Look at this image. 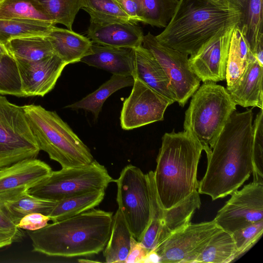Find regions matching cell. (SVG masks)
Returning a JSON list of instances; mask_svg holds the SVG:
<instances>
[{
  "label": "cell",
  "instance_id": "6da1fadb",
  "mask_svg": "<svg viewBox=\"0 0 263 263\" xmlns=\"http://www.w3.org/2000/svg\"><path fill=\"white\" fill-rule=\"evenodd\" d=\"M253 111L235 110L206 155V170L199 182V194L212 200L238 190L253 171Z\"/></svg>",
  "mask_w": 263,
  "mask_h": 263
},
{
  "label": "cell",
  "instance_id": "7a4b0ae2",
  "mask_svg": "<svg viewBox=\"0 0 263 263\" xmlns=\"http://www.w3.org/2000/svg\"><path fill=\"white\" fill-rule=\"evenodd\" d=\"M112 216L111 212L93 209L27 234L34 252L63 257L90 256L105 248Z\"/></svg>",
  "mask_w": 263,
  "mask_h": 263
},
{
  "label": "cell",
  "instance_id": "3957f363",
  "mask_svg": "<svg viewBox=\"0 0 263 263\" xmlns=\"http://www.w3.org/2000/svg\"><path fill=\"white\" fill-rule=\"evenodd\" d=\"M202 145L185 131L165 133L154 172L159 202L167 210L198 190L197 174Z\"/></svg>",
  "mask_w": 263,
  "mask_h": 263
},
{
  "label": "cell",
  "instance_id": "277c9868",
  "mask_svg": "<svg viewBox=\"0 0 263 263\" xmlns=\"http://www.w3.org/2000/svg\"><path fill=\"white\" fill-rule=\"evenodd\" d=\"M240 12L204 0H179L170 21L156 36L161 44L188 55L196 54L218 32L237 26Z\"/></svg>",
  "mask_w": 263,
  "mask_h": 263
},
{
  "label": "cell",
  "instance_id": "5b68a950",
  "mask_svg": "<svg viewBox=\"0 0 263 263\" xmlns=\"http://www.w3.org/2000/svg\"><path fill=\"white\" fill-rule=\"evenodd\" d=\"M39 147L63 168L91 164L95 160L89 148L55 111L40 105H23Z\"/></svg>",
  "mask_w": 263,
  "mask_h": 263
},
{
  "label": "cell",
  "instance_id": "8992f818",
  "mask_svg": "<svg viewBox=\"0 0 263 263\" xmlns=\"http://www.w3.org/2000/svg\"><path fill=\"white\" fill-rule=\"evenodd\" d=\"M192 97L185 112L183 127L207 155L236 110V104L227 89L213 82H204Z\"/></svg>",
  "mask_w": 263,
  "mask_h": 263
},
{
  "label": "cell",
  "instance_id": "52a82bcc",
  "mask_svg": "<svg viewBox=\"0 0 263 263\" xmlns=\"http://www.w3.org/2000/svg\"><path fill=\"white\" fill-rule=\"evenodd\" d=\"M115 180L105 167L95 160L88 165L52 171L27 192L35 197L58 201L91 191L105 190Z\"/></svg>",
  "mask_w": 263,
  "mask_h": 263
},
{
  "label": "cell",
  "instance_id": "ba28073f",
  "mask_svg": "<svg viewBox=\"0 0 263 263\" xmlns=\"http://www.w3.org/2000/svg\"><path fill=\"white\" fill-rule=\"evenodd\" d=\"M40 151L23 106L0 95V168L36 158Z\"/></svg>",
  "mask_w": 263,
  "mask_h": 263
},
{
  "label": "cell",
  "instance_id": "9c48e42d",
  "mask_svg": "<svg viewBox=\"0 0 263 263\" xmlns=\"http://www.w3.org/2000/svg\"><path fill=\"white\" fill-rule=\"evenodd\" d=\"M117 202L133 237L140 241L151 216V199L147 174L132 164L125 166L115 180Z\"/></svg>",
  "mask_w": 263,
  "mask_h": 263
},
{
  "label": "cell",
  "instance_id": "30bf717a",
  "mask_svg": "<svg viewBox=\"0 0 263 263\" xmlns=\"http://www.w3.org/2000/svg\"><path fill=\"white\" fill-rule=\"evenodd\" d=\"M142 45L160 64L169 79L176 102L183 107L201 81L191 69L189 55L161 44L150 32L144 35Z\"/></svg>",
  "mask_w": 263,
  "mask_h": 263
},
{
  "label": "cell",
  "instance_id": "8fae6325",
  "mask_svg": "<svg viewBox=\"0 0 263 263\" xmlns=\"http://www.w3.org/2000/svg\"><path fill=\"white\" fill-rule=\"evenodd\" d=\"M221 229L213 219L198 223L190 222L174 233L153 251L158 262H194L212 237Z\"/></svg>",
  "mask_w": 263,
  "mask_h": 263
},
{
  "label": "cell",
  "instance_id": "7c38bea8",
  "mask_svg": "<svg viewBox=\"0 0 263 263\" xmlns=\"http://www.w3.org/2000/svg\"><path fill=\"white\" fill-rule=\"evenodd\" d=\"M231 195L214 219L220 228L232 234L263 220V182L253 181Z\"/></svg>",
  "mask_w": 263,
  "mask_h": 263
},
{
  "label": "cell",
  "instance_id": "4fadbf2b",
  "mask_svg": "<svg viewBox=\"0 0 263 263\" xmlns=\"http://www.w3.org/2000/svg\"><path fill=\"white\" fill-rule=\"evenodd\" d=\"M129 96L124 100L120 115V124L130 130L162 121L171 102L137 78Z\"/></svg>",
  "mask_w": 263,
  "mask_h": 263
},
{
  "label": "cell",
  "instance_id": "5bb4252c",
  "mask_svg": "<svg viewBox=\"0 0 263 263\" xmlns=\"http://www.w3.org/2000/svg\"><path fill=\"white\" fill-rule=\"evenodd\" d=\"M234 27L216 33L189 58L191 69L203 83H216L225 80Z\"/></svg>",
  "mask_w": 263,
  "mask_h": 263
},
{
  "label": "cell",
  "instance_id": "9a60e30c",
  "mask_svg": "<svg viewBox=\"0 0 263 263\" xmlns=\"http://www.w3.org/2000/svg\"><path fill=\"white\" fill-rule=\"evenodd\" d=\"M16 61L24 97H44L49 92L67 65L55 54L37 61Z\"/></svg>",
  "mask_w": 263,
  "mask_h": 263
},
{
  "label": "cell",
  "instance_id": "2e32d148",
  "mask_svg": "<svg viewBox=\"0 0 263 263\" xmlns=\"http://www.w3.org/2000/svg\"><path fill=\"white\" fill-rule=\"evenodd\" d=\"M262 78L263 65L252 55L242 73L227 90L236 105L262 109Z\"/></svg>",
  "mask_w": 263,
  "mask_h": 263
},
{
  "label": "cell",
  "instance_id": "e0dca14e",
  "mask_svg": "<svg viewBox=\"0 0 263 263\" xmlns=\"http://www.w3.org/2000/svg\"><path fill=\"white\" fill-rule=\"evenodd\" d=\"M240 12L237 25L246 39L250 49L263 65L262 0H227Z\"/></svg>",
  "mask_w": 263,
  "mask_h": 263
},
{
  "label": "cell",
  "instance_id": "ac0fdd59",
  "mask_svg": "<svg viewBox=\"0 0 263 263\" xmlns=\"http://www.w3.org/2000/svg\"><path fill=\"white\" fill-rule=\"evenodd\" d=\"M87 37L92 43L114 47L135 48L142 45L143 33L137 24L90 22Z\"/></svg>",
  "mask_w": 263,
  "mask_h": 263
},
{
  "label": "cell",
  "instance_id": "d6986e66",
  "mask_svg": "<svg viewBox=\"0 0 263 263\" xmlns=\"http://www.w3.org/2000/svg\"><path fill=\"white\" fill-rule=\"evenodd\" d=\"M80 62L107 70L112 74L134 77L135 74L134 48L92 43L90 53L84 57Z\"/></svg>",
  "mask_w": 263,
  "mask_h": 263
},
{
  "label": "cell",
  "instance_id": "ffe728a7",
  "mask_svg": "<svg viewBox=\"0 0 263 263\" xmlns=\"http://www.w3.org/2000/svg\"><path fill=\"white\" fill-rule=\"evenodd\" d=\"M50 166L36 158L26 159L0 168V192L21 187L28 189L47 177Z\"/></svg>",
  "mask_w": 263,
  "mask_h": 263
},
{
  "label": "cell",
  "instance_id": "44dd1931",
  "mask_svg": "<svg viewBox=\"0 0 263 263\" xmlns=\"http://www.w3.org/2000/svg\"><path fill=\"white\" fill-rule=\"evenodd\" d=\"M135 74L146 85L167 99L172 104L176 102L169 79L153 54L141 45L134 48Z\"/></svg>",
  "mask_w": 263,
  "mask_h": 263
},
{
  "label": "cell",
  "instance_id": "7402d4cb",
  "mask_svg": "<svg viewBox=\"0 0 263 263\" xmlns=\"http://www.w3.org/2000/svg\"><path fill=\"white\" fill-rule=\"evenodd\" d=\"M46 36L54 54L67 65L80 62L91 52L92 43L90 39L72 30L53 26Z\"/></svg>",
  "mask_w": 263,
  "mask_h": 263
},
{
  "label": "cell",
  "instance_id": "603a6c76",
  "mask_svg": "<svg viewBox=\"0 0 263 263\" xmlns=\"http://www.w3.org/2000/svg\"><path fill=\"white\" fill-rule=\"evenodd\" d=\"M200 205L199 193L196 190L180 203L169 209H164L161 206L160 230L157 246L171 234L189 224L195 211Z\"/></svg>",
  "mask_w": 263,
  "mask_h": 263
},
{
  "label": "cell",
  "instance_id": "cb8c5ba5",
  "mask_svg": "<svg viewBox=\"0 0 263 263\" xmlns=\"http://www.w3.org/2000/svg\"><path fill=\"white\" fill-rule=\"evenodd\" d=\"M132 233L119 209L112 216L110 234L103 250L107 263L125 262L130 248Z\"/></svg>",
  "mask_w": 263,
  "mask_h": 263
},
{
  "label": "cell",
  "instance_id": "d4e9b609",
  "mask_svg": "<svg viewBox=\"0 0 263 263\" xmlns=\"http://www.w3.org/2000/svg\"><path fill=\"white\" fill-rule=\"evenodd\" d=\"M105 190H95L58 201L48 217L52 222L69 218L98 206L104 199Z\"/></svg>",
  "mask_w": 263,
  "mask_h": 263
},
{
  "label": "cell",
  "instance_id": "484cf974",
  "mask_svg": "<svg viewBox=\"0 0 263 263\" xmlns=\"http://www.w3.org/2000/svg\"><path fill=\"white\" fill-rule=\"evenodd\" d=\"M134 83V78L132 76L112 74L108 81L95 91L81 100L67 105L65 108L89 111L97 119L103 103L110 96L122 88L133 86Z\"/></svg>",
  "mask_w": 263,
  "mask_h": 263
},
{
  "label": "cell",
  "instance_id": "4316f807",
  "mask_svg": "<svg viewBox=\"0 0 263 263\" xmlns=\"http://www.w3.org/2000/svg\"><path fill=\"white\" fill-rule=\"evenodd\" d=\"M16 60L37 61L54 54L52 45L46 36H28L13 39L5 45Z\"/></svg>",
  "mask_w": 263,
  "mask_h": 263
},
{
  "label": "cell",
  "instance_id": "83f0119b",
  "mask_svg": "<svg viewBox=\"0 0 263 263\" xmlns=\"http://www.w3.org/2000/svg\"><path fill=\"white\" fill-rule=\"evenodd\" d=\"M27 19L55 23L38 0H0V20Z\"/></svg>",
  "mask_w": 263,
  "mask_h": 263
},
{
  "label": "cell",
  "instance_id": "f1b7e54d",
  "mask_svg": "<svg viewBox=\"0 0 263 263\" xmlns=\"http://www.w3.org/2000/svg\"><path fill=\"white\" fill-rule=\"evenodd\" d=\"M236 252L231 234L221 229L216 233L194 262L226 263L233 261Z\"/></svg>",
  "mask_w": 263,
  "mask_h": 263
},
{
  "label": "cell",
  "instance_id": "f546056e",
  "mask_svg": "<svg viewBox=\"0 0 263 263\" xmlns=\"http://www.w3.org/2000/svg\"><path fill=\"white\" fill-rule=\"evenodd\" d=\"M55 25L33 20H0V44L5 46L11 39L28 36H46Z\"/></svg>",
  "mask_w": 263,
  "mask_h": 263
},
{
  "label": "cell",
  "instance_id": "4dcf8cb0",
  "mask_svg": "<svg viewBox=\"0 0 263 263\" xmlns=\"http://www.w3.org/2000/svg\"><path fill=\"white\" fill-rule=\"evenodd\" d=\"M82 9L89 14L90 22L137 24L122 10L116 0H83Z\"/></svg>",
  "mask_w": 263,
  "mask_h": 263
},
{
  "label": "cell",
  "instance_id": "1f68e13d",
  "mask_svg": "<svg viewBox=\"0 0 263 263\" xmlns=\"http://www.w3.org/2000/svg\"><path fill=\"white\" fill-rule=\"evenodd\" d=\"M141 22L165 28L170 21L179 0H136Z\"/></svg>",
  "mask_w": 263,
  "mask_h": 263
},
{
  "label": "cell",
  "instance_id": "d6a6232c",
  "mask_svg": "<svg viewBox=\"0 0 263 263\" xmlns=\"http://www.w3.org/2000/svg\"><path fill=\"white\" fill-rule=\"evenodd\" d=\"M235 26L232 34L227 63L225 79L227 87L231 86L240 76L253 55L247 42L239 40Z\"/></svg>",
  "mask_w": 263,
  "mask_h": 263
},
{
  "label": "cell",
  "instance_id": "836d02e7",
  "mask_svg": "<svg viewBox=\"0 0 263 263\" xmlns=\"http://www.w3.org/2000/svg\"><path fill=\"white\" fill-rule=\"evenodd\" d=\"M57 201L33 196L27 191L18 198L6 203V208L13 221L17 224L25 216L39 213L48 216Z\"/></svg>",
  "mask_w": 263,
  "mask_h": 263
},
{
  "label": "cell",
  "instance_id": "e575fe53",
  "mask_svg": "<svg viewBox=\"0 0 263 263\" xmlns=\"http://www.w3.org/2000/svg\"><path fill=\"white\" fill-rule=\"evenodd\" d=\"M55 24L64 25L72 30L77 14L82 8L83 0H38Z\"/></svg>",
  "mask_w": 263,
  "mask_h": 263
},
{
  "label": "cell",
  "instance_id": "d590c367",
  "mask_svg": "<svg viewBox=\"0 0 263 263\" xmlns=\"http://www.w3.org/2000/svg\"><path fill=\"white\" fill-rule=\"evenodd\" d=\"M0 95L24 97L16 61L10 54H0Z\"/></svg>",
  "mask_w": 263,
  "mask_h": 263
},
{
  "label": "cell",
  "instance_id": "8d00e7d4",
  "mask_svg": "<svg viewBox=\"0 0 263 263\" xmlns=\"http://www.w3.org/2000/svg\"><path fill=\"white\" fill-rule=\"evenodd\" d=\"M28 189L21 187L0 192V232L12 235L15 242L20 241L23 239L24 233L12 219L6 208V203L18 198Z\"/></svg>",
  "mask_w": 263,
  "mask_h": 263
},
{
  "label": "cell",
  "instance_id": "74e56055",
  "mask_svg": "<svg viewBox=\"0 0 263 263\" xmlns=\"http://www.w3.org/2000/svg\"><path fill=\"white\" fill-rule=\"evenodd\" d=\"M253 126V181L263 182V112L256 116Z\"/></svg>",
  "mask_w": 263,
  "mask_h": 263
},
{
  "label": "cell",
  "instance_id": "f35d334b",
  "mask_svg": "<svg viewBox=\"0 0 263 263\" xmlns=\"http://www.w3.org/2000/svg\"><path fill=\"white\" fill-rule=\"evenodd\" d=\"M263 232V220L252 223L232 234L235 242L236 252L233 261L248 251L260 239Z\"/></svg>",
  "mask_w": 263,
  "mask_h": 263
},
{
  "label": "cell",
  "instance_id": "ab89813d",
  "mask_svg": "<svg viewBox=\"0 0 263 263\" xmlns=\"http://www.w3.org/2000/svg\"><path fill=\"white\" fill-rule=\"evenodd\" d=\"M49 220L48 216L39 213H33L23 217L17 226L21 229L27 231H36L45 227Z\"/></svg>",
  "mask_w": 263,
  "mask_h": 263
},
{
  "label": "cell",
  "instance_id": "60d3db41",
  "mask_svg": "<svg viewBox=\"0 0 263 263\" xmlns=\"http://www.w3.org/2000/svg\"><path fill=\"white\" fill-rule=\"evenodd\" d=\"M148 252L144 246L133 236L130 240V248L125 262H143Z\"/></svg>",
  "mask_w": 263,
  "mask_h": 263
},
{
  "label": "cell",
  "instance_id": "b9f144b4",
  "mask_svg": "<svg viewBox=\"0 0 263 263\" xmlns=\"http://www.w3.org/2000/svg\"><path fill=\"white\" fill-rule=\"evenodd\" d=\"M122 10L137 23L141 22L138 5L136 0H116Z\"/></svg>",
  "mask_w": 263,
  "mask_h": 263
},
{
  "label": "cell",
  "instance_id": "7bdbcfd3",
  "mask_svg": "<svg viewBox=\"0 0 263 263\" xmlns=\"http://www.w3.org/2000/svg\"><path fill=\"white\" fill-rule=\"evenodd\" d=\"M14 242V238L12 235L0 232V249L9 246Z\"/></svg>",
  "mask_w": 263,
  "mask_h": 263
},
{
  "label": "cell",
  "instance_id": "ee69618b",
  "mask_svg": "<svg viewBox=\"0 0 263 263\" xmlns=\"http://www.w3.org/2000/svg\"><path fill=\"white\" fill-rule=\"evenodd\" d=\"M216 6L220 7H229L232 6L227 0H204Z\"/></svg>",
  "mask_w": 263,
  "mask_h": 263
},
{
  "label": "cell",
  "instance_id": "f6af8a7d",
  "mask_svg": "<svg viewBox=\"0 0 263 263\" xmlns=\"http://www.w3.org/2000/svg\"><path fill=\"white\" fill-rule=\"evenodd\" d=\"M0 54H10L6 47L0 44ZM11 55V54H10Z\"/></svg>",
  "mask_w": 263,
  "mask_h": 263
},
{
  "label": "cell",
  "instance_id": "bcb514c9",
  "mask_svg": "<svg viewBox=\"0 0 263 263\" xmlns=\"http://www.w3.org/2000/svg\"><path fill=\"white\" fill-rule=\"evenodd\" d=\"M78 261L80 262H99L97 260H88L87 259H79Z\"/></svg>",
  "mask_w": 263,
  "mask_h": 263
}]
</instances>
